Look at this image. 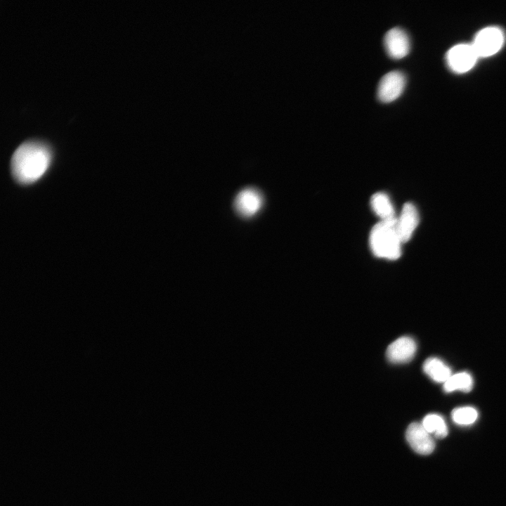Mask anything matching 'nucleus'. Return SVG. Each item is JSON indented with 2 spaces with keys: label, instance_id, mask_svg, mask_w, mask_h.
<instances>
[{
  "label": "nucleus",
  "instance_id": "nucleus-4",
  "mask_svg": "<svg viewBox=\"0 0 506 506\" xmlns=\"http://www.w3.org/2000/svg\"><path fill=\"white\" fill-rule=\"evenodd\" d=\"M446 58L452 71L462 74L474 66L479 56L472 44H460L449 49Z\"/></svg>",
  "mask_w": 506,
  "mask_h": 506
},
{
  "label": "nucleus",
  "instance_id": "nucleus-15",
  "mask_svg": "<svg viewBox=\"0 0 506 506\" xmlns=\"http://www.w3.org/2000/svg\"><path fill=\"white\" fill-rule=\"evenodd\" d=\"M452 420L459 425H470L478 417L477 410L471 406L456 408L451 413Z\"/></svg>",
  "mask_w": 506,
  "mask_h": 506
},
{
  "label": "nucleus",
  "instance_id": "nucleus-6",
  "mask_svg": "<svg viewBox=\"0 0 506 506\" xmlns=\"http://www.w3.org/2000/svg\"><path fill=\"white\" fill-rule=\"evenodd\" d=\"M406 437L412 449L418 454H431L435 448L432 436L424 429L422 423L410 424L406 432Z\"/></svg>",
  "mask_w": 506,
  "mask_h": 506
},
{
  "label": "nucleus",
  "instance_id": "nucleus-1",
  "mask_svg": "<svg viewBox=\"0 0 506 506\" xmlns=\"http://www.w3.org/2000/svg\"><path fill=\"white\" fill-rule=\"evenodd\" d=\"M51 152L44 143L30 141L20 145L11 158V171L17 181L30 184L39 180L51 162Z\"/></svg>",
  "mask_w": 506,
  "mask_h": 506
},
{
  "label": "nucleus",
  "instance_id": "nucleus-5",
  "mask_svg": "<svg viewBox=\"0 0 506 506\" xmlns=\"http://www.w3.org/2000/svg\"><path fill=\"white\" fill-rule=\"evenodd\" d=\"M406 77L400 71L394 70L385 74L377 86V98L383 103H390L397 99L406 86Z\"/></svg>",
  "mask_w": 506,
  "mask_h": 506
},
{
  "label": "nucleus",
  "instance_id": "nucleus-11",
  "mask_svg": "<svg viewBox=\"0 0 506 506\" xmlns=\"http://www.w3.org/2000/svg\"><path fill=\"white\" fill-rule=\"evenodd\" d=\"M370 205L373 212L381 221H394L396 220L394 208L389 197L384 193H377L371 197Z\"/></svg>",
  "mask_w": 506,
  "mask_h": 506
},
{
  "label": "nucleus",
  "instance_id": "nucleus-2",
  "mask_svg": "<svg viewBox=\"0 0 506 506\" xmlns=\"http://www.w3.org/2000/svg\"><path fill=\"white\" fill-rule=\"evenodd\" d=\"M396 221H380L371 230L370 245L377 257L394 260L401 254V242L398 234Z\"/></svg>",
  "mask_w": 506,
  "mask_h": 506
},
{
  "label": "nucleus",
  "instance_id": "nucleus-13",
  "mask_svg": "<svg viewBox=\"0 0 506 506\" xmlns=\"http://www.w3.org/2000/svg\"><path fill=\"white\" fill-rule=\"evenodd\" d=\"M473 387V379L467 372H461L452 375L444 383L443 390L446 393L454 391L469 392Z\"/></svg>",
  "mask_w": 506,
  "mask_h": 506
},
{
  "label": "nucleus",
  "instance_id": "nucleus-7",
  "mask_svg": "<svg viewBox=\"0 0 506 506\" xmlns=\"http://www.w3.org/2000/svg\"><path fill=\"white\" fill-rule=\"evenodd\" d=\"M384 45L389 56L396 60L406 56L410 49L408 34L399 27L391 28L386 32L384 37Z\"/></svg>",
  "mask_w": 506,
  "mask_h": 506
},
{
  "label": "nucleus",
  "instance_id": "nucleus-12",
  "mask_svg": "<svg viewBox=\"0 0 506 506\" xmlns=\"http://www.w3.org/2000/svg\"><path fill=\"white\" fill-rule=\"evenodd\" d=\"M423 371L432 380L444 383L452 375L450 368L441 359L427 358L422 366Z\"/></svg>",
  "mask_w": 506,
  "mask_h": 506
},
{
  "label": "nucleus",
  "instance_id": "nucleus-9",
  "mask_svg": "<svg viewBox=\"0 0 506 506\" xmlns=\"http://www.w3.org/2000/svg\"><path fill=\"white\" fill-rule=\"evenodd\" d=\"M419 220V214L415 206L411 202L404 204L396 222V230L403 243L410 239Z\"/></svg>",
  "mask_w": 506,
  "mask_h": 506
},
{
  "label": "nucleus",
  "instance_id": "nucleus-3",
  "mask_svg": "<svg viewBox=\"0 0 506 506\" xmlns=\"http://www.w3.org/2000/svg\"><path fill=\"white\" fill-rule=\"evenodd\" d=\"M502 30L495 26L488 27L480 30L472 43L479 58H486L498 53L505 43Z\"/></svg>",
  "mask_w": 506,
  "mask_h": 506
},
{
  "label": "nucleus",
  "instance_id": "nucleus-14",
  "mask_svg": "<svg viewBox=\"0 0 506 506\" xmlns=\"http://www.w3.org/2000/svg\"><path fill=\"white\" fill-rule=\"evenodd\" d=\"M421 423L424 429L436 438H445L448 433L444 419L438 414L431 413L427 415Z\"/></svg>",
  "mask_w": 506,
  "mask_h": 506
},
{
  "label": "nucleus",
  "instance_id": "nucleus-10",
  "mask_svg": "<svg viewBox=\"0 0 506 506\" xmlns=\"http://www.w3.org/2000/svg\"><path fill=\"white\" fill-rule=\"evenodd\" d=\"M417 345L410 337H401L387 347L386 356L393 363H403L410 361L415 354Z\"/></svg>",
  "mask_w": 506,
  "mask_h": 506
},
{
  "label": "nucleus",
  "instance_id": "nucleus-8",
  "mask_svg": "<svg viewBox=\"0 0 506 506\" xmlns=\"http://www.w3.org/2000/svg\"><path fill=\"white\" fill-rule=\"evenodd\" d=\"M263 205V197L257 190L247 188L238 193L234 200L236 212L242 217H252L259 212Z\"/></svg>",
  "mask_w": 506,
  "mask_h": 506
}]
</instances>
